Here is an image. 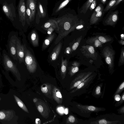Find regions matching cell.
Returning <instances> with one entry per match:
<instances>
[{"label": "cell", "mask_w": 124, "mask_h": 124, "mask_svg": "<svg viewBox=\"0 0 124 124\" xmlns=\"http://www.w3.org/2000/svg\"><path fill=\"white\" fill-rule=\"evenodd\" d=\"M56 20L60 29L58 35L55 41V44H57L62 38L73 31L75 28L72 22L66 15L58 18Z\"/></svg>", "instance_id": "6da1fadb"}, {"label": "cell", "mask_w": 124, "mask_h": 124, "mask_svg": "<svg viewBox=\"0 0 124 124\" xmlns=\"http://www.w3.org/2000/svg\"><path fill=\"white\" fill-rule=\"evenodd\" d=\"M2 64L5 70L12 72L17 78H20V75L17 68L5 49L2 52Z\"/></svg>", "instance_id": "7a4b0ae2"}, {"label": "cell", "mask_w": 124, "mask_h": 124, "mask_svg": "<svg viewBox=\"0 0 124 124\" xmlns=\"http://www.w3.org/2000/svg\"><path fill=\"white\" fill-rule=\"evenodd\" d=\"M24 47V59L25 64L28 70L30 72H34L36 70L37 67L36 62L30 51L25 46Z\"/></svg>", "instance_id": "3957f363"}, {"label": "cell", "mask_w": 124, "mask_h": 124, "mask_svg": "<svg viewBox=\"0 0 124 124\" xmlns=\"http://www.w3.org/2000/svg\"><path fill=\"white\" fill-rule=\"evenodd\" d=\"M18 37L14 34L10 36L8 44V48L10 55L14 60L17 61L16 46V42Z\"/></svg>", "instance_id": "277c9868"}, {"label": "cell", "mask_w": 124, "mask_h": 124, "mask_svg": "<svg viewBox=\"0 0 124 124\" xmlns=\"http://www.w3.org/2000/svg\"><path fill=\"white\" fill-rule=\"evenodd\" d=\"M102 53L106 63L111 69L114 65V52L109 47H106L104 48Z\"/></svg>", "instance_id": "5b68a950"}, {"label": "cell", "mask_w": 124, "mask_h": 124, "mask_svg": "<svg viewBox=\"0 0 124 124\" xmlns=\"http://www.w3.org/2000/svg\"><path fill=\"white\" fill-rule=\"evenodd\" d=\"M26 8L25 0H20L18 8L19 21L24 26L26 22Z\"/></svg>", "instance_id": "8992f818"}, {"label": "cell", "mask_w": 124, "mask_h": 124, "mask_svg": "<svg viewBox=\"0 0 124 124\" xmlns=\"http://www.w3.org/2000/svg\"><path fill=\"white\" fill-rule=\"evenodd\" d=\"M16 50L17 56L20 63L24 62V47L22 45L18 38L16 42Z\"/></svg>", "instance_id": "52a82bcc"}, {"label": "cell", "mask_w": 124, "mask_h": 124, "mask_svg": "<svg viewBox=\"0 0 124 124\" xmlns=\"http://www.w3.org/2000/svg\"><path fill=\"white\" fill-rule=\"evenodd\" d=\"M77 107L82 112L87 113L90 112H98L104 110V108H99L93 106L83 105L80 104H78Z\"/></svg>", "instance_id": "ba28073f"}, {"label": "cell", "mask_w": 124, "mask_h": 124, "mask_svg": "<svg viewBox=\"0 0 124 124\" xmlns=\"http://www.w3.org/2000/svg\"><path fill=\"white\" fill-rule=\"evenodd\" d=\"M82 52L86 57L94 58L95 53L93 47L91 46L87 45L83 46L81 49Z\"/></svg>", "instance_id": "9c48e42d"}, {"label": "cell", "mask_w": 124, "mask_h": 124, "mask_svg": "<svg viewBox=\"0 0 124 124\" xmlns=\"http://www.w3.org/2000/svg\"><path fill=\"white\" fill-rule=\"evenodd\" d=\"M92 72L81 73L78 75L73 81V85L71 87V89L76 87L81 82L88 77L92 74Z\"/></svg>", "instance_id": "30bf717a"}, {"label": "cell", "mask_w": 124, "mask_h": 124, "mask_svg": "<svg viewBox=\"0 0 124 124\" xmlns=\"http://www.w3.org/2000/svg\"><path fill=\"white\" fill-rule=\"evenodd\" d=\"M53 49L50 57L51 61L56 60L62 48V43L60 41Z\"/></svg>", "instance_id": "8fae6325"}, {"label": "cell", "mask_w": 124, "mask_h": 124, "mask_svg": "<svg viewBox=\"0 0 124 124\" xmlns=\"http://www.w3.org/2000/svg\"><path fill=\"white\" fill-rule=\"evenodd\" d=\"M50 27L55 28L56 29V31L58 33L60 29L56 20L54 19H49L42 26V27L46 30Z\"/></svg>", "instance_id": "7c38bea8"}, {"label": "cell", "mask_w": 124, "mask_h": 124, "mask_svg": "<svg viewBox=\"0 0 124 124\" xmlns=\"http://www.w3.org/2000/svg\"><path fill=\"white\" fill-rule=\"evenodd\" d=\"M26 6L28 7L30 10L34 20L36 9V0H27Z\"/></svg>", "instance_id": "4fadbf2b"}, {"label": "cell", "mask_w": 124, "mask_h": 124, "mask_svg": "<svg viewBox=\"0 0 124 124\" xmlns=\"http://www.w3.org/2000/svg\"><path fill=\"white\" fill-rule=\"evenodd\" d=\"M2 9L7 17L11 20H14L11 8L6 3L3 4Z\"/></svg>", "instance_id": "5bb4252c"}, {"label": "cell", "mask_w": 124, "mask_h": 124, "mask_svg": "<svg viewBox=\"0 0 124 124\" xmlns=\"http://www.w3.org/2000/svg\"><path fill=\"white\" fill-rule=\"evenodd\" d=\"M13 113L11 111H0V120H5L11 119L13 116Z\"/></svg>", "instance_id": "9a60e30c"}, {"label": "cell", "mask_w": 124, "mask_h": 124, "mask_svg": "<svg viewBox=\"0 0 124 124\" xmlns=\"http://www.w3.org/2000/svg\"><path fill=\"white\" fill-rule=\"evenodd\" d=\"M31 40L33 45L35 47L39 46V38L38 34L34 30L31 32L30 36Z\"/></svg>", "instance_id": "2e32d148"}, {"label": "cell", "mask_w": 124, "mask_h": 124, "mask_svg": "<svg viewBox=\"0 0 124 124\" xmlns=\"http://www.w3.org/2000/svg\"><path fill=\"white\" fill-rule=\"evenodd\" d=\"M54 33L52 34L49 35L44 40L42 45V49L44 50L49 45L55 37Z\"/></svg>", "instance_id": "e0dca14e"}, {"label": "cell", "mask_w": 124, "mask_h": 124, "mask_svg": "<svg viewBox=\"0 0 124 124\" xmlns=\"http://www.w3.org/2000/svg\"><path fill=\"white\" fill-rule=\"evenodd\" d=\"M37 9L38 14L40 18H43L45 17L46 14V10L39 2L38 3Z\"/></svg>", "instance_id": "ac0fdd59"}, {"label": "cell", "mask_w": 124, "mask_h": 124, "mask_svg": "<svg viewBox=\"0 0 124 124\" xmlns=\"http://www.w3.org/2000/svg\"><path fill=\"white\" fill-rule=\"evenodd\" d=\"M26 21L27 23L29 24L33 20L31 12L29 8L26 6Z\"/></svg>", "instance_id": "d6986e66"}, {"label": "cell", "mask_w": 124, "mask_h": 124, "mask_svg": "<svg viewBox=\"0 0 124 124\" xmlns=\"http://www.w3.org/2000/svg\"><path fill=\"white\" fill-rule=\"evenodd\" d=\"M14 98L19 106L26 112L29 113V112L26 106L23 102L16 95H14Z\"/></svg>", "instance_id": "ffe728a7"}, {"label": "cell", "mask_w": 124, "mask_h": 124, "mask_svg": "<svg viewBox=\"0 0 124 124\" xmlns=\"http://www.w3.org/2000/svg\"><path fill=\"white\" fill-rule=\"evenodd\" d=\"M89 42L90 44L93 45L95 47H101L102 46L101 43L96 37L92 38L89 39Z\"/></svg>", "instance_id": "44dd1931"}, {"label": "cell", "mask_w": 124, "mask_h": 124, "mask_svg": "<svg viewBox=\"0 0 124 124\" xmlns=\"http://www.w3.org/2000/svg\"><path fill=\"white\" fill-rule=\"evenodd\" d=\"M93 75L92 76H90L85 80L83 82H81L76 87V89L73 91V92L76 91L82 88L83 86L85 85L86 84L88 83L92 79Z\"/></svg>", "instance_id": "7402d4cb"}, {"label": "cell", "mask_w": 124, "mask_h": 124, "mask_svg": "<svg viewBox=\"0 0 124 124\" xmlns=\"http://www.w3.org/2000/svg\"><path fill=\"white\" fill-rule=\"evenodd\" d=\"M68 62L66 59L64 60L63 57L62 58L61 70L62 73L65 74L67 69Z\"/></svg>", "instance_id": "603a6c76"}, {"label": "cell", "mask_w": 124, "mask_h": 124, "mask_svg": "<svg viewBox=\"0 0 124 124\" xmlns=\"http://www.w3.org/2000/svg\"><path fill=\"white\" fill-rule=\"evenodd\" d=\"M116 121H110L106 120L104 119H101L98 121L97 122H95L94 124H117Z\"/></svg>", "instance_id": "cb8c5ba5"}, {"label": "cell", "mask_w": 124, "mask_h": 124, "mask_svg": "<svg viewBox=\"0 0 124 124\" xmlns=\"http://www.w3.org/2000/svg\"><path fill=\"white\" fill-rule=\"evenodd\" d=\"M70 0H65L62 2L56 9L55 12H57L61 10L66 5Z\"/></svg>", "instance_id": "d4e9b609"}, {"label": "cell", "mask_w": 124, "mask_h": 124, "mask_svg": "<svg viewBox=\"0 0 124 124\" xmlns=\"http://www.w3.org/2000/svg\"><path fill=\"white\" fill-rule=\"evenodd\" d=\"M124 89V81L121 83L118 88L117 90L115 93L114 95L117 94H119L121 93Z\"/></svg>", "instance_id": "484cf974"}, {"label": "cell", "mask_w": 124, "mask_h": 124, "mask_svg": "<svg viewBox=\"0 0 124 124\" xmlns=\"http://www.w3.org/2000/svg\"><path fill=\"white\" fill-rule=\"evenodd\" d=\"M98 38L101 43H105L111 40L110 39H109L108 38L102 36H100Z\"/></svg>", "instance_id": "4316f807"}, {"label": "cell", "mask_w": 124, "mask_h": 124, "mask_svg": "<svg viewBox=\"0 0 124 124\" xmlns=\"http://www.w3.org/2000/svg\"><path fill=\"white\" fill-rule=\"evenodd\" d=\"M79 70L78 66L72 67L70 69V73L71 76H73L76 73L78 72Z\"/></svg>", "instance_id": "83f0119b"}, {"label": "cell", "mask_w": 124, "mask_h": 124, "mask_svg": "<svg viewBox=\"0 0 124 124\" xmlns=\"http://www.w3.org/2000/svg\"><path fill=\"white\" fill-rule=\"evenodd\" d=\"M81 38H79V39L75 43L73 44L72 47V49L73 50H76L79 46Z\"/></svg>", "instance_id": "f1b7e54d"}, {"label": "cell", "mask_w": 124, "mask_h": 124, "mask_svg": "<svg viewBox=\"0 0 124 124\" xmlns=\"http://www.w3.org/2000/svg\"><path fill=\"white\" fill-rule=\"evenodd\" d=\"M118 101L115 105V106L117 107L121 105L124 101V93H123L121 96V99Z\"/></svg>", "instance_id": "f546056e"}, {"label": "cell", "mask_w": 124, "mask_h": 124, "mask_svg": "<svg viewBox=\"0 0 124 124\" xmlns=\"http://www.w3.org/2000/svg\"><path fill=\"white\" fill-rule=\"evenodd\" d=\"M56 30V29L53 27H50L47 28L46 30L47 31V33L49 35H51L54 30Z\"/></svg>", "instance_id": "4dcf8cb0"}, {"label": "cell", "mask_w": 124, "mask_h": 124, "mask_svg": "<svg viewBox=\"0 0 124 124\" xmlns=\"http://www.w3.org/2000/svg\"><path fill=\"white\" fill-rule=\"evenodd\" d=\"M120 61L122 63H124V51L123 49L121 52L120 56Z\"/></svg>", "instance_id": "1f68e13d"}, {"label": "cell", "mask_w": 124, "mask_h": 124, "mask_svg": "<svg viewBox=\"0 0 124 124\" xmlns=\"http://www.w3.org/2000/svg\"><path fill=\"white\" fill-rule=\"evenodd\" d=\"M68 120L70 123H74L75 121V118L73 116H71L69 117Z\"/></svg>", "instance_id": "d6a6232c"}, {"label": "cell", "mask_w": 124, "mask_h": 124, "mask_svg": "<svg viewBox=\"0 0 124 124\" xmlns=\"http://www.w3.org/2000/svg\"><path fill=\"white\" fill-rule=\"evenodd\" d=\"M95 93L97 95H99L101 93V87L99 86H98L96 87L95 90Z\"/></svg>", "instance_id": "836d02e7"}, {"label": "cell", "mask_w": 124, "mask_h": 124, "mask_svg": "<svg viewBox=\"0 0 124 124\" xmlns=\"http://www.w3.org/2000/svg\"><path fill=\"white\" fill-rule=\"evenodd\" d=\"M121 97L118 94H116L115 95L114 97L115 99L117 101H119Z\"/></svg>", "instance_id": "e575fe53"}, {"label": "cell", "mask_w": 124, "mask_h": 124, "mask_svg": "<svg viewBox=\"0 0 124 124\" xmlns=\"http://www.w3.org/2000/svg\"><path fill=\"white\" fill-rule=\"evenodd\" d=\"M117 16L116 15H114L112 17V20L113 22H115L117 19Z\"/></svg>", "instance_id": "d590c367"}, {"label": "cell", "mask_w": 124, "mask_h": 124, "mask_svg": "<svg viewBox=\"0 0 124 124\" xmlns=\"http://www.w3.org/2000/svg\"><path fill=\"white\" fill-rule=\"evenodd\" d=\"M41 90L42 92L44 93H47L48 91V89L46 87L42 88H41Z\"/></svg>", "instance_id": "8d00e7d4"}, {"label": "cell", "mask_w": 124, "mask_h": 124, "mask_svg": "<svg viewBox=\"0 0 124 124\" xmlns=\"http://www.w3.org/2000/svg\"><path fill=\"white\" fill-rule=\"evenodd\" d=\"M96 5V2L95 0L93 1L90 7V8L92 9H93L95 7Z\"/></svg>", "instance_id": "74e56055"}, {"label": "cell", "mask_w": 124, "mask_h": 124, "mask_svg": "<svg viewBox=\"0 0 124 124\" xmlns=\"http://www.w3.org/2000/svg\"><path fill=\"white\" fill-rule=\"evenodd\" d=\"M39 111L40 112H42L43 111V108L42 106L40 105H39L38 107Z\"/></svg>", "instance_id": "f35d334b"}, {"label": "cell", "mask_w": 124, "mask_h": 124, "mask_svg": "<svg viewBox=\"0 0 124 124\" xmlns=\"http://www.w3.org/2000/svg\"><path fill=\"white\" fill-rule=\"evenodd\" d=\"M71 49L69 47L67 48L65 50V52L67 54H69L70 52Z\"/></svg>", "instance_id": "ab89813d"}, {"label": "cell", "mask_w": 124, "mask_h": 124, "mask_svg": "<svg viewBox=\"0 0 124 124\" xmlns=\"http://www.w3.org/2000/svg\"><path fill=\"white\" fill-rule=\"evenodd\" d=\"M58 110L59 112L61 113H62L64 112V109L62 107L58 108Z\"/></svg>", "instance_id": "60d3db41"}, {"label": "cell", "mask_w": 124, "mask_h": 124, "mask_svg": "<svg viewBox=\"0 0 124 124\" xmlns=\"http://www.w3.org/2000/svg\"><path fill=\"white\" fill-rule=\"evenodd\" d=\"M116 2L115 0H113L110 1L109 4V5L110 6H113Z\"/></svg>", "instance_id": "b9f144b4"}, {"label": "cell", "mask_w": 124, "mask_h": 124, "mask_svg": "<svg viewBox=\"0 0 124 124\" xmlns=\"http://www.w3.org/2000/svg\"><path fill=\"white\" fill-rule=\"evenodd\" d=\"M56 96L57 97L60 98H62L61 94L59 92H57L56 93Z\"/></svg>", "instance_id": "7bdbcfd3"}, {"label": "cell", "mask_w": 124, "mask_h": 124, "mask_svg": "<svg viewBox=\"0 0 124 124\" xmlns=\"http://www.w3.org/2000/svg\"><path fill=\"white\" fill-rule=\"evenodd\" d=\"M101 8L100 7L98 6L95 9V11L97 13L99 12L101 10Z\"/></svg>", "instance_id": "ee69618b"}, {"label": "cell", "mask_w": 124, "mask_h": 124, "mask_svg": "<svg viewBox=\"0 0 124 124\" xmlns=\"http://www.w3.org/2000/svg\"><path fill=\"white\" fill-rule=\"evenodd\" d=\"M102 13L101 11H100L99 12L97 13L96 14V17H101L102 15Z\"/></svg>", "instance_id": "f6af8a7d"}, {"label": "cell", "mask_w": 124, "mask_h": 124, "mask_svg": "<svg viewBox=\"0 0 124 124\" xmlns=\"http://www.w3.org/2000/svg\"><path fill=\"white\" fill-rule=\"evenodd\" d=\"M83 26L82 25H81L77 26L76 28L77 29L79 30L82 28H83Z\"/></svg>", "instance_id": "bcb514c9"}, {"label": "cell", "mask_w": 124, "mask_h": 124, "mask_svg": "<svg viewBox=\"0 0 124 124\" xmlns=\"http://www.w3.org/2000/svg\"><path fill=\"white\" fill-rule=\"evenodd\" d=\"M119 112L121 113H124V107L123 106L120 108L119 110Z\"/></svg>", "instance_id": "7dc6e473"}, {"label": "cell", "mask_w": 124, "mask_h": 124, "mask_svg": "<svg viewBox=\"0 0 124 124\" xmlns=\"http://www.w3.org/2000/svg\"><path fill=\"white\" fill-rule=\"evenodd\" d=\"M64 113L66 114H67L68 113V110L67 108H66L64 111Z\"/></svg>", "instance_id": "c3c4849f"}, {"label": "cell", "mask_w": 124, "mask_h": 124, "mask_svg": "<svg viewBox=\"0 0 124 124\" xmlns=\"http://www.w3.org/2000/svg\"><path fill=\"white\" fill-rule=\"evenodd\" d=\"M93 0H89V2L90 3H92L93 1Z\"/></svg>", "instance_id": "681fc988"}, {"label": "cell", "mask_w": 124, "mask_h": 124, "mask_svg": "<svg viewBox=\"0 0 124 124\" xmlns=\"http://www.w3.org/2000/svg\"><path fill=\"white\" fill-rule=\"evenodd\" d=\"M121 38H122L123 37V38H124V35L123 34H122L121 35Z\"/></svg>", "instance_id": "f907efd6"}, {"label": "cell", "mask_w": 124, "mask_h": 124, "mask_svg": "<svg viewBox=\"0 0 124 124\" xmlns=\"http://www.w3.org/2000/svg\"><path fill=\"white\" fill-rule=\"evenodd\" d=\"M106 0H102L103 2H105Z\"/></svg>", "instance_id": "816d5d0a"}, {"label": "cell", "mask_w": 124, "mask_h": 124, "mask_svg": "<svg viewBox=\"0 0 124 124\" xmlns=\"http://www.w3.org/2000/svg\"><path fill=\"white\" fill-rule=\"evenodd\" d=\"M1 99L0 98V101L1 100Z\"/></svg>", "instance_id": "f5cc1de1"}, {"label": "cell", "mask_w": 124, "mask_h": 124, "mask_svg": "<svg viewBox=\"0 0 124 124\" xmlns=\"http://www.w3.org/2000/svg\"><path fill=\"white\" fill-rule=\"evenodd\" d=\"M120 0L121 1V0Z\"/></svg>", "instance_id": "db71d44e"}]
</instances>
